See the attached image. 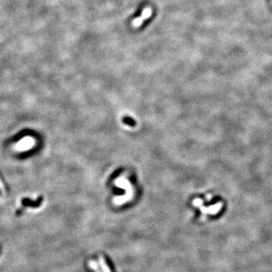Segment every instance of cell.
<instances>
[{
  "mask_svg": "<svg viewBox=\"0 0 272 272\" xmlns=\"http://www.w3.org/2000/svg\"><path fill=\"white\" fill-rule=\"evenodd\" d=\"M151 14H152V10L150 9V8H146L143 10L141 18H142V20L144 21V20L149 18L150 15H151Z\"/></svg>",
  "mask_w": 272,
  "mask_h": 272,
  "instance_id": "cell-4",
  "label": "cell"
},
{
  "mask_svg": "<svg viewBox=\"0 0 272 272\" xmlns=\"http://www.w3.org/2000/svg\"><path fill=\"white\" fill-rule=\"evenodd\" d=\"M142 21H143V20H142V18H141V17H140V18H137L136 19H135L134 21H133L132 25L134 27H137L141 26V23H142Z\"/></svg>",
  "mask_w": 272,
  "mask_h": 272,
  "instance_id": "cell-5",
  "label": "cell"
},
{
  "mask_svg": "<svg viewBox=\"0 0 272 272\" xmlns=\"http://www.w3.org/2000/svg\"><path fill=\"white\" fill-rule=\"evenodd\" d=\"M98 262H99V265H100L103 272H111V270H110L109 267H108V265H107V263H106L105 259H104V258L102 256H99Z\"/></svg>",
  "mask_w": 272,
  "mask_h": 272,
  "instance_id": "cell-2",
  "label": "cell"
},
{
  "mask_svg": "<svg viewBox=\"0 0 272 272\" xmlns=\"http://www.w3.org/2000/svg\"><path fill=\"white\" fill-rule=\"evenodd\" d=\"M89 265L90 267V268H92L94 272H102L100 270V268H99V266L98 265L97 262L95 261H94V260H90L89 262Z\"/></svg>",
  "mask_w": 272,
  "mask_h": 272,
  "instance_id": "cell-3",
  "label": "cell"
},
{
  "mask_svg": "<svg viewBox=\"0 0 272 272\" xmlns=\"http://www.w3.org/2000/svg\"><path fill=\"white\" fill-rule=\"evenodd\" d=\"M43 201V197H39V198L36 200L33 201L28 198H23L22 200V205L25 207H33V208H36L39 207Z\"/></svg>",
  "mask_w": 272,
  "mask_h": 272,
  "instance_id": "cell-1",
  "label": "cell"
}]
</instances>
